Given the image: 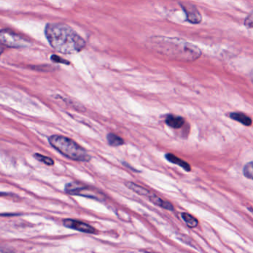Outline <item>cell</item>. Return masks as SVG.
<instances>
[{"instance_id":"cell-9","label":"cell","mask_w":253,"mask_h":253,"mask_svg":"<svg viewBox=\"0 0 253 253\" xmlns=\"http://www.w3.org/2000/svg\"><path fill=\"white\" fill-rule=\"evenodd\" d=\"M229 118L231 119L234 120V121L241 123L243 125L247 126H250L252 125V123H253L250 117L244 115V114L240 113V112H232V113L229 114Z\"/></svg>"},{"instance_id":"cell-12","label":"cell","mask_w":253,"mask_h":253,"mask_svg":"<svg viewBox=\"0 0 253 253\" xmlns=\"http://www.w3.org/2000/svg\"><path fill=\"white\" fill-rule=\"evenodd\" d=\"M107 140L110 146H115V147L124 144V140L121 137L116 135V134H112V133L108 134Z\"/></svg>"},{"instance_id":"cell-11","label":"cell","mask_w":253,"mask_h":253,"mask_svg":"<svg viewBox=\"0 0 253 253\" xmlns=\"http://www.w3.org/2000/svg\"><path fill=\"white\" fill-rule=\"evenodd\" d=\"M166 158H167V161H169L170 163H172V164H176V165L180 166L185 171H189L191 170V167L188 163L185 162L184 161L180 159V158H177V157L172 155V154H167V155H166Z\"/></svg>"},{"instance_id":"cell-2","label":"cell","mask_w":253,"mask_h":253,"mask_svg":"<svg viewBox=\"0 0 253 253\" xmlns=\"http://www.w3.org/2000/svg\"><path fill=\"white\" fill-rule=\"evenodd\" d=\"M150 44L158 52L179 61H195L201 56L198 46L177 38H154Z\"/></svg>"},{"instance_id":"cell-10","label":"cell","mask_w":253,"mask_h":253,"mask_svg":"<svg viewBox=\"0 0 253 253\" xmlns=\"http://www.w3.org/2000/svg\"><path fill=\"white\" fill-rule=\"evenodd\" d=\"M149 197L150 201H152L155 205L162 207V208L165 209V210H170V211L174 210V207H173L172 204L171 203L164 201V200L161 199V198L155 195H149Z\"/></svg>"},{"instance_id":"cell-15","label":"cell","mask_w":253,"mask_h":253,"mask_svg":"<svg viewBox=\"0 0 253 253\" xmlns=\"http://www.w3.org/2000/svg\"><path fill=\"white\" fill-rule=\"evenodd\" d=\"M243 172L247 178L253 180V161L248 163L244 166Z\"/></svg>"},{"instance_id":"cell-17","label":"cell","mask_w":253,"mask_h":253,"mask_svg":"<svg viewBox=\"0 0 253 253\" xmlns=\"http://www.w3.org/2000/svg\"><path fill=\"white\" fill-rule=\"evenodd\" d=\"M244 25H245L247 28H253V12L251 13V14L248 15V17L245 19Z\"/></svg>"},{"instance_id":"cell-4","label":"cell","mask_w":253,"mask_h":253,"mask_svg":"<svg viewBox=\"0 0 253 253\" xmlns=\"http://www.w3.org/2000/svg\"><path fill=\"white\" fill-rule=\"evenodd\" d=\"M0 41L2 44L10 48H25L29 46L30 44V42L26 38L8 30H2L1 32Z\"/></svg>"},{"instance_id":"cell-20","label":"cell","mask_w":253,"mask_h":253,"mask_svg":"<svg viewBox=\"0 0 253 253\" xmlns=\"http://www.w3.org/2000/svg\"><path fill=\"white\" fill-rule=\"evenodd\" d=\"M248 210H250V211H251V212L253 214V208H250V207H248Z\"/></svg>"},{"instance_id":"cell-13","label":"cell","mask_w":253,"mask_h":253,"mask_svg":"<svg viewBox=\"0 0 253 253\" xmlns=\"http://www.w3.org/2000/svg\"><path fill=\"white\" fill-rule=\"evenodd\" d=\"M126 186H128L129 189H131V190L137 192L139 195H146V196L148 197L150 195L149 190L145 189V188L142 187V186L135 184V183H132V182H128V183H126Z\"/></svg>"},{"instance_id":"cell-5","label":"cell","mask_w":253,"mask_h":253,"mask_svg":"<svg viewBox=\"0 0 253 253\" xmlns=\"http://www.w3.org/2000/svg\"><path fill=\"white\" fill-rule=\"evenodd\" d=\"M65 191L69 195H81V196L97 198V199L98 198L97 195H100V194L94 193L89 188L79 183H68L66 185Z\"/></svg>"},{"instance_id":"cell-8","label":"cell","mask_w":253,"mask_h":253,"mask_svg":"<svg viewBox=\"0 0 253 253\" xmlns=\"http://www.w3.org/2000/svg\"><path fill=\"white\" fill-rule=\"evenodd\" d=\"M185 121L182 117L169 115L166 118V124L173 128H180L184 125Z\"/></svg>"},{"instance_id":"cell-3","label":"cell","mask_w":253,"mask_h":253,"mask_svg":"<svg viewBox=\"0 0 253 253\" xmlns=\"http://www.w3.org/2000/svg\"><path fill=\"white\" fill-rule=\"evenodd\" d=\"M48 141L54 149L69 159L84 162L91 160V157L87 153L86 150L69 137L52 135L49 137Z\"/></svg>"},{"instance_id":"cell-16","label":"cell","mask_w":253,"mask_h":253,"mask_svg":"<svg viewBox=\"0 0 253 253\" xmlns=\"http://www.w3.org/2000/svg\"><path fill=\"white\" fill-rule=\"evenodd\" d=\"M35 157L38 161H41V162L43 163V164H46V165L52 166L54 164V160L48 158V157L44 156V155L38 153L35 154Z\"/></svg>"},{"instance_id":"cell-6","label":"cell","mask_w":253,"mask_h":253,"mask_svg":"<svg viewBox=\"0 0 253 253\" xmlns=\"http://www.w3.org/2000/svg\"><path fill=\"white\" fill-rule=\"evenodd\" d=\"M182 9L186 14V20L192 24H199L202 20L201 13L199 12L196 7L192 4L188 2L180 3Z\"/></svg>"},{"instance_id":"cell-18","label":"cell","mask_w":253,"mask_h":253,"mask_svg":"<svg viewBox=\"0 0 253 253\" xmlns=\"http://www.w3.org/2000/svg\"><path fill=\"white\" fill-rule=\"evenodd\" d=\"M52 61L55 62V63H64V64H69V62L66 61L64 59L62 58V57H59V56L57 55H52L51 57Z\"/></svg>"},{"instance_id":"cell-14","label":"cell","mask_w":253,"mask_h":253,"mask_svg":"<svg viewBox=\"0 0 253 253\" xmlns=\"http://www.w3.org/2000/svg\"><path fill=\"white\" fill-rule=\"evenodd\" d=\"M181 217L189 227L194 228L198 226V220L189 213L182 212Z\"/></svg>"},{"instance_id":"cell-19","label":"cell","mask_w":253,"mask_h":253,"mask_svg":"<svg viewBox=\"0 0 253 253\" xmlns=\"http://www.w3.org/2000/svg\"><path fill=\"white\" fill-rule=\"evenodd\" d=\"M250 78H251L252 81L253 83V69L252 70V72H250Z\"/></svg>"},{"instance_id":"cell-1","label":"cell","mask_w":253,"mask_h":253,"mask_svg":"<svg viewBox=\"0 0 253 253\" xmlns=\"http://www.w3.org/2000/svg\"><path fill=\"white\" fill-rule=\"evenodd\" d=\"M45 34L51 46L62 54H77L85 48V41L67 25L48 24Z\"/></svg>"},{"instance_id":"cell-7","label":"cell","mask_w":253,"mask_h":253,"mask_svg":"<svg viewBox=\"0 0 253 253\" xmlns=\"http://www.w3.org/2000/svg\"><path fill=\"white\" fill-rule=\"evenodd\" d=\"M63 225L66 227L70 228V229H75L79 232H85V233L93 234L96 232V229L91 225L87 224V223L79 221V220L66 219L63 220Z\"/></svg>"}]
</instances>
